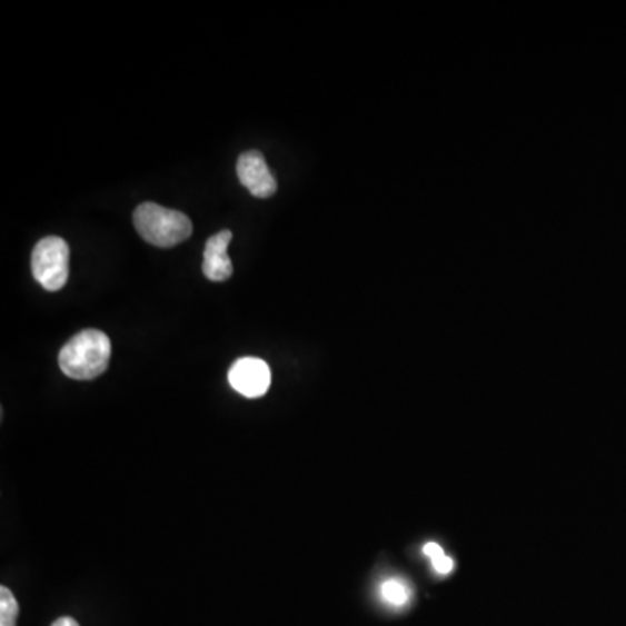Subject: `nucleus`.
I'll list each match as a JSON object with an SVG mask.
<instances>
[{"label":"nucleus","mask_w":626,"mask_h":626,"mask_svg":"<svg viewBox=\"0 0 626 626\" xmlns=\"http://www.w3.org/2000/svg\"><path fill=\"white\" fill-rule=\"evenodd\" d=\"M51 626H79V623L73 618H60L52 623Z\"/></svg>","instance_id":"nucleus-10"},{"label":"nucleus","mask_w":626,"mask_h":626,"mask_svg":"<svg viewBox=\"0 0 626 626\" xmlns=\"http://www.w3.org/2000/svg\"><path fill=\"white\" fill-rule=\"evenodd\" d=\"M231 388L248 399H258L267 394L271 384V371L265 360L242 357L228 371Z\"/></svg>","instance_id":"nucleus-4"},{"label":"nucleus","mask_w":626,"mask_h":626,"mask_svg":"<svg viewBox=\"0 0 626 626\" xmlns=\"http://www.w3.org/2000/svg\"><path fill=\"white\" fill-rule=\"evenodd\" d=\"M424 555L427 557L428 563H430L435 575L443 576L444 578V576H449L455 570V560L444 552L439 543L428 541L424 547Z\"/></svg>","instance_id":"nucleus-8"},{"label":"nucleus","mask_w":626,"mask_h":626,"mask_svg":"<svg viewBox=\"0 0 626 626\" xmlns=\"http://www.w3.org/2000/svg\"><path fill=\"white\" fill-rule=\"evenodd\" d=\"M110 356H112L110 338L98 329H86L73 336L61 348L58 360H60L61 371L68 378L88 381L107 371Z\"/></svg>","instance_id":"nucleus-1"},{"label":"nucleus","mask_w":626,"mask_h":626,"mask_svg":"<svg viewBox=\"0 0 626 626\" xmlns=\"http://www.w3.org/2000/svg\"><path fill=\"white\" fill-rule=\"evenodd\" d=\"M230 230H221L220 233L209 237L203 249L202 271L212 282H223L233 274V265L228 258V244L231 240Z\"/></svg>","instance_id":"nucleus-6"},{"label":"nucleus","mask_w":626,"mask_h":626,"mask_svg":"<svg viewBox=\"0 0 626 626\" xmlns=\"http://www.w3.org/2000/svg\"><path fill=\"white\" fill-rule=\"evenodd\" d=\"M136 230L156 248H175L192 236V221L183 212L166 209L156 202L138 206L132 215Z\"/></svg>","instance_id":"nucleus-2"},{"label":"nucleus","mask_w":626,"mask_h":626,"mask_svg":"<svg viewBox=\"0 0 626 626\" xmlns=\"http://www.w3.org/2000/svg\"><path fill=\"white\" fill-rule=\"evenodd\" d=\"M32 274L48 291H60L70 274V248L60 237H46L32 251Z\"/></svg>","instance_id":"nucleus-3"},{"label":"nucleus","mask_w":626,"mask_h":626,"mask_svg":"<svg viewBox=\"0 0 626 626\" xmlns=\"http://www.w3.org/2000/svg\"><path fill=\"white\" fill-rule=\"evenodd\" d=\"M237 176L240 183L248 188L251 196L258 199H268L276 196L277 180L274 172L267 166L264 153L258 150H249L237 160Z\"/></svg>","instance_id":"nucleus-5"},{"label":"nucleus","mask_w":626,"mask_h":626,"mask_svg":"<svg viewBox=\"0 0 626 626\" xmlns=\"http://www.w3.org/2000/svg\"><path fill=\"white\" fill-rule=\"evenodd\" d=\"M20 606L8 587L0 588V626H17Z\"/></svg>","instance_id":"nucleus-9"},{"label":"nucleus","mask_w":626,"mask_h":626,"mask_svg":"<svg viewBox=\"0 0 626 626\" xmlns=\"http://www.w3.org/2000/svg\"><path fill=\"white\" fill-rule=\"evenodd\" d=\"M379 598L390 609H404L411 604L413 590L403 578H387L379 583Z\"/></svg>","instance_id":"nucleus-7"}]
</instances>
